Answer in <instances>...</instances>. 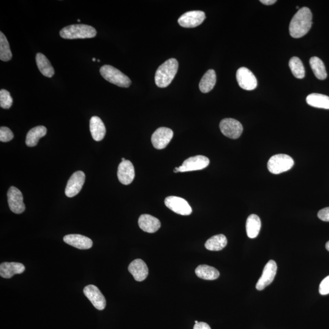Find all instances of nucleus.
Returning a JSON list of instances; mask_svg holds the SVG:
<instances>
[{"label":"nucleus","instance_id":"obj_1","mask_svg":"<svg viewBox=\"0 0 329 329\" xmlns=\"http://www.w3.org/2000/svg\"><path fill=\"white\" fill-rule=\"evenodd\" d=\"M312 25V13L309 8L302 7L293 16L289 26L291 36L296 39L308 33Z\"/></svg>","mask_w":329,"mask_h":329},{"label":"nucleus","instance_id":"obj_2","mask_svg":"<svg viewBox=\"0 0 329 329\" xmlns=\"http://www.w3.org/2000/svg\"><path fill=\"white\" fill-rule=\"evenodd\" d=\"M179 67L178 62L176 59L167 60L157 70L155 75V83L160 88H167L175 78Z\"/></svg>","mask_w":329,"mask_h":329},{"label":"nucleus","instance_id":"obj_3","mask_svg":"<svg viewBox=\"0 0 329 329\" xmlns=\"http://www.w3.org/2000/svg\"><path fill=\"white\" fill-rule=\"evenodd\" d=\"M60 35L65 39H90L96 36L97 31L88 24H72L61 29Z\"/></svg>","mask_w":329,"mask_h":329},{"label":"nucleus","instance_id":"obj_4","mask_svg":"<svg viewBox=\"0 0 329 329\" xmlns=\"http://www.w3.org/2000/svg\"><path fill=\"white\" fill-rule=\"evenodd\" d=\"M100 72L102 77L108 82L121 88H129L131 84V81L126 75L112 65H103L101 68Z\"/></svg>","mask_w":329,"mask_h":329},{"label":"nucleus","instance_id":"obj_5","mask_svg":"<svg viewBox=\"0 0 329 329\" xmlns=\"http://www.w3.org/2000/svg\"><path fill=\"white\" fill-rule=\"evenodd\" d=\"M294 165V160L287 154H279L272 156L268 160L269 171L274 175H279L290 170Z\"/></svg>","mask_w":329,"mask_h":329},{"label":"nucleus","instance_id":"obj_6","mask_svg":"<svg viewBox=\"0 0 329 329\" xmlns=\"http://www.w3.org/2000/svg\"><path fill=\"white\" fill-rule=\"evenodd\" d=\"M219 128L222 134L232 139L240 137L243 131V127L240 122L233 118L222 119L220 122Z\"/></svg>","mask_w":329,"mask_h":329},{"label":"nucleus","instance_id":"obj_7","mask_svg":"<svg viewBox=\"0 0 329 329\" xmlns=\"http://www.w3.org/2000/svg\"><path fill=\"white\" fill-rule=\"evenodd\" d=\"M165 204L168 209L176 214L181 216H190L192 214L191 207L183 198L171 196L165 198Z\"/></svg>","mask_w":329,"mask_h":329},{"label":"nucleus","instance_id":"obj_8","mask_svg":"<svg viewBox=\"0 0 329 329\" xmlns=\"http://www.w3.org/2000/svg\"><path fill=\"white\" fill-rule=\"evenodd\" d=\"M7 201L10 211L16 214H22L25 211L22 193L15 187H10L7 192Z\"/></svg>","mask_w":329,"mask_h":329},{"label":"nucleus","instance_id":"obj_9","mask_svg":"<svg viewBox=\"0 0 329 329\" xmlns=\"http://www.w3.org/2000/svg\"><path fill=\"white\" fill-rule=\"evenodd\" d=\"M236 80L240 88L246 91H253L257 86V80L255 76L246 67H241L236 72Z\"/></svg>","mask_w":329,"mask_h":329},{"label":"nucleus","instance_id":"obj_10","mask_svg":"<svg viewBox=\"0 0 329 329\" xmlns=\"http://www.w3.org/2000/svg\"><path fill=\"white\" fill-rule=\"evenodd\" d=\"M86 180V175L83 171H78L73 174L67 182L65 195L67 197L73 198L77 195L82 189Z\"/></svg>","mask_w":329,"mask_h":329},{"label":"nucleus","instance_id":"obj_11","mask_svg":"<svg viewBox=\"0 0 329 329\" xmlns=\"http://www.w3.org/2000/svg\"><path fill=\"white\" fill-rule=\"evenodd\" d=\"M210 160L208 157L198 155L190 157L178 167L179 172H188V171H197L205 169L208 167Z\"/></svg>","mask_w":329,"mask_h":329},{"label":"nucleus","instance_id":"obj_12","mask_svg":"<svg viewBox=\"0 0 329 329\" xmlns=\"http://www.w3.org/2000/svg\"><path fill=\"white\" fill-rule=\"evenodd\" d=\"M206 19L205 13L201 10H193L184 13L178 19V23L184 28H195L200 25Z\"/></svg>","mask_w":329,"mask_h":329},{"label":"nucleus","instance_id":"obj_13","mask_svg":"<svg viewBox=\"0 0 329 329\" xmlns=\"http://www.w3.org/2000/svg\"><path fill=\"white\" fill-rule=\"evenodd\" d=\"M173 137V132L171 129L162 127L157 129L151 137V142L157 149H163L167 147Z\"/></svg>","mask_w":329,"mask_h":329},{"label":"nucleus","instance_id":"obj_14","mask_svg":"<svg viewBox=\"0 0 329 329\" xmlns=\"http://www.w3.org/2000/svg\"><path fill=\"white\" fill-rule=\"evenodd\" d=\"M277 266L275 261L271 260L266 263L262 276L260 277L256 284L257 290H263L271 284L276 275Z\"/></svg>","mask_w":329,"mask_h":329},{"label":"nucleus","instance_id":"obj_15","mask_svg":"<svg viewBox=\"0 0 329 329\" xmlns=\"http://www.w3.org/2000/svg\"><path fill=\"white\" fill-rule=\"evenodd\" d=\"M84 295L91 302L93 306L99 311L105 309L106 301L104 296L99 289V288L94 285H89L84 288Z\"/></svg>","mask_w":329,"mask_h":329},{"label":"nucleus","instance_id":"obj_16","mask_svg":"<svg viewBox=\"0 0 329 329\" xmlns=\"http://www.w3.org/2000/svg\"><path fill=\"white\" fill-rule=\"evenodd\" d=\"M117 176L122 184H131L135 178V170L132 162L127 160L121 162L118 166Z\"/></svg>","mask_w":329,"mask_h":329},{"label":"nucleus","instance_id":"obj_17","mask_svg":"<svg viewBox=\"0 0 329 329\" xmlns=\"http://www.w3.org/2000/svg\"><path fill=\"white\" fill-rule=\"evenodd\" d=\"M129 273L134 277L136 281L141 282L148 276L149 270L147 265L143 260L136 259L132 261L128 267Z\"/></svg>","mask_w":329,"mask_h":329},{"label":"nucleus","instance_id":"obj_18","mask_svg":"<svg viewBox=\"0 0 329 329\" xmlns=\"http://www.w3.org/2000/svg\"><path fill=\"white\" fill-rule=\"evenodd\" d=\"M65 243L79 249H89L93 246V241L91 238L80 234H70L65 236Z\"/></svg>","mask_w":329,"mask_h":329},{"label":"nucleus","instance_id":"obj_19","mask_svg":"<svg viewBox=\"0 0 329 329\" xmlns=\"http://www.w3.org/2000/svg\"><path fill=\"white\" fill-rule=\"evenodd\" d=\"M138 222L140 229L148 233L156 232L161 226V224L157 218L148 214L141 215Z\"/></svg>","mask_w":329,"mask_h":329},{"label":"nucleus","instance_id":"obj_20","mask_svg":"<svg viewBox=\"0 0 329 329\" xmlns=\"http://www.w3.org/2000/svg\"><path fill=\"white\" fill-rule=\"evenodd\" d=\"M25 267L22 263L17 262H4L0 265V276L2 278L10 279L15 274L23 273Z\"/></svg>","mask_w":329,"mask_h":329},{"label":"nucleus","instance_id":"obj_21","mask_svg":"<svg viewBox=\"0 0 329 329\" xmlns=\"http://www.w3.org/2000/svg\"><path fill=\"white\" fill-rule=\"evenodd\" d=\"M90 130L92 138L95 141H102L105 137L106 133L105 125L99 116H92L90 120Z\"/></svg>","mask_w":329,"mask_h":329},{"label":"nucleus","instance_id":"obj_22","mask_svg":"<svg viewBox=\"0 0 329 329\" xmlns=\"http://www.w3.org/2000/svg\"><path fill=\"white\" fill-rule=\"evenodd\" d=\"M47 133V129L45 126H38L29 130L27 134L26 144L29 147H34L37 145L38 142Z\"/></svg>","mask_w":329,"mask_h":329},{"label":"nucleus","instance_id":"obj_23","mask_svg":"<svg viewBox=\"0 0 329 329\" xmlns=\"http://www.w3.org/2000/svg\"><path fill=\"white\" fill-rule=\"evenodd\" d=\"M246 229L247 235L250 238H256L261 229V221L257 215L252 214L246 220Z\"/></svg>","mask_w":329,"mask_h":329},{"label":"nucleus","instance_id":"obj_24","mask_svg":"<svg viewBox=\"0 0 329 329\" xmlns=\"http://www.w3.org/2000/svg\"><path fill=\"white\" fill-rule=\"evenodd\" d=\"M35 60L40 73L46 77H53L54 75V69L47 57L44 54L39 53L37 54Z\"/></svg>","mask_w":329,"mask_h":329},{"label":"nucleus","instance_id":"obj_25","mask_svg":"<svg viewBox=\"0 0 329 329\" xmlns=\"http://www.w3.org/2000/svg\"><path fill=\"white\" fill-rule=\"evenodd\" d=\"M217 82L216 73L214 70H209L204 75L200 83V89L203 93H208L214 88Z\"/></svg>","mask_w":329,"mask_h":329},{"label":"nucleus","instance_id":"obj_26","mask_svg":"<svg viewBox=\"0 0 329 329\" xmlns=\"http://www.w3.org/2000/svg\"><path fill=\"white\" fill-rule=\"evenodd\" d=\"M307 104L312 107L329 110V97L320 94H312L307 97Z\"/></svg>","mask_w":329,"mask_h":329},{"label":"nucleus","instance_id":"obj_27","mask_svg":"<svg viewBox=\"0 0 329 329\" xmlns=\"http://www.w3.org/2000/svg\"><path fill=\"white\" fill-rule=\"evenodd\" d=\"M195 273L198 277L209 281H213L219 278V271L212 266L201 265L198 266L195 270Z\"/></svg>","mask_w":329,"mask_h":329},{"label":"nucleus","instance_id":"obj_28","mask_svg":"<svg viewBox=\"0 0 329 329\" xmlns=\"http://www.w3.org/2000/svg\"><path fill=\"white\" fill-rule=\"evenodd\" d=\"M227 238L223 234H219L212 236L206 242L205 247L207 249L212 251H221L226 246Z\"/></svg>","mask_w":329,"mask_h":329},{"label":"nucleus","instance_id":"obj_29","mask_svg":"<svg viewBox=\"0 0 329 329\" xmlns=\"http://www.w3.org/2000/svg\"><path fill=\"white\" fill-rule=\"evenodd\" d=\"M310 64H311L313 72L318 80H325L327 78L328 74L326 72L325 64L319 58L312 57L310 59Z\"/></svg>","mask_w":329,"mask_h":329},{"label":"nucleus","instance_id":"obj_30","mask_svg":"<svg viewBox=\"0 0 329 329\" xmlns=\"http://www.w3.org/2000/svg\"><path fill=\"white\" fill-rule=\"evenodd\" d=\"M12 58L9 42L2 32H0V59L2 61H9Z\"/></svg>","mask_w":329,"mask_h":329},{"label":"nucleus","instance_id":"obj_31","mask_svg":"<svg viewBox=\"0 0 329 329\" xmlns=\"http://www.w3.org/2000/svg\"><path fill=\"white\" fill-rule=\"evenodd\" d=\"M289 67L293 75L298 79H303L305 77V69L303 62L298 57H293L289 61Z\"/></svg>","mask_w":329,"mask_h":329},{"label":"nucleus","instance_id":"obj_32","mask_svg":"<svg viewBox=\"0 0 329 329\" xmlns=\"http://www.w3.org/2000/svg\"><path fill=\"white\" fill-rule=\"evenodd\" d=\"M13 99L9 92L6 90L1 89L0 91V106L4 110H9L11 107Z\"/></svg>","mask_w":329,"mask_h":329},{"label":"nucleus","instance_id":"obj_33","mask_svg":"<svg viewBox=\"0 0 329 329\" xmlns=\"http://www.w3.org/2000/svg\"><path fill=\"white\" fill-rule=\"evenodd\" d=\"M13 138V134L9 128L7 127L2 126L0 128V141L2 142H8L12 140Z\"/></svg>","mask_w":329,"mask_h":329},{"label":"nucleus","instance_id":"obj_34","mask_svg":"<svg viewBox=\"0 0 329 329\" xmlns=\"http://www.w3.org/2000/svg\"><path fill=\"white\" fill-rule=\"evenodd\" d=\"M319 292L322 295L329 294V276L324 279L320 285Z\"/></svg>","mask_w":329,"mask_h":329},{"label":"nucleus","instance_id":"obj_35","mask_svg":"<svg viewBox=\"0 0 329 329\" xmlns=\"http://www.w3.org/2000/svg\"><path fill=\"white\" fill-rule=\"evenodd\" d=\"M318 217L324 221L329 222V208H326L320 211Z\"/></svg>","mask_w":329,"mask_h":329},{"label":"nucleus","instance_id":"obj_36","mask_svg":"<svg viewBox=\"0 0 329 329\" xmlns=\"http://www.w3.org/2000/svg\"><path fill=\"white\" fill-rule=\"evenodd\" d=\"M194 329H211L210 326L208 324L203 322L195 324Z\"/></svg>","mask_w":329,"mask_h":329},{"label":"nucleus","instance_id":"obj_37","mask_svg":"<svg viewBox=\"0 0 329 329\" xmlns=\"http://www.w3.org/2000/svg\"><path fill=\"white\" fill-rule=\"evenodd\" d=\"M262 4L265 5H272L277 2L276 0H260V1Z\"/></svg>","mask_w":329,"mask_h":329},{"label":"nucleus","instance_id":"obj_38","mask_svg":"<svg viewBox=\"0 0 329 329\" xmlns=\"http://www.w3.org/2000/svg\"><path fill=\"white\" fill-rule=\"evenodd\" d=\"M326 249H327L328 251H329V241L327 242V243H326Z\"/></svg>","mask_w":329,"mask_h":329},{"label":"nucleus","instance_id":"obj_39","mask_svg":"<svg viewBox=\"0 0 329 329\" xmlns=\"http://www.w3.org/2000/svg\"><path fill=\"white\" fill-rule=\"evenodd\" d=\"M121 160H122V162H124L125 160H126L124 158H122V159H121Z\"/></svg>","mask_w":329,"mask_h":329},{"label":"nucleus","instance_id":"obj_40","mask_svg":"<svg viewBox=\"0 0 329 329\" xmlns=\"http://www.w3.org/2000/svg\"><path fill=\"white\" fill-rule=\"evenodd\" d=\"M92 61H93L94 62H95V61H96V59L93 58V59H92Z\"/></svg>","mask_w":329,"mask_h":329},{"label":"nucleus","instance_id":"obj_41","mask_svg":"<svg viewBox=\"0 0 329 329\" xmlns=\"http://www.w3.org/2000/svg\"><path fill=\"white\" fill-rule=\"evenodd\" d=\"M198 323L199 322H198V321H195V324H198Z\"/></svg>","mask_w":329,"mask_h":329},{"label":"nucleus","instance_id":"obj_42","mask_svg":"<svg viewBox=\"0 0 329 329\" xmlns=\"http://www.w3.org/2000/svg\"><path fill=\"white\" fill-rule=\"evenodd\" d=\"M80 21L81 20H80V19H78V21H79V22H80Z\"/></svg>","mask_w":329,"mask_h":329},{"label":"nucleus","instance_id":"obj_43","mask_svg":"<svg viewBox=\"0 0 329 329\" xmlns=\"http://www.w3.org/2000/svg\"><path fill=\"white\" fill-rule=\"evenodd\" d=\"M98 62H100V60L98 59Z\"/></svg>","mask_w":329,"mask_h":329}]
</instances>
